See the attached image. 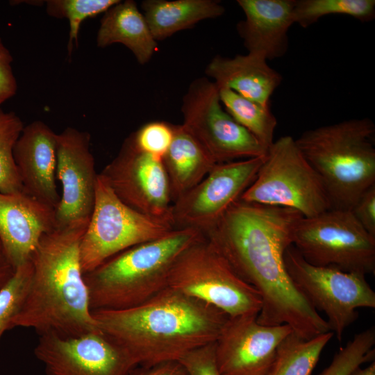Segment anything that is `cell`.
<instances>
[{"label": "cell", "mask_w": 375, "mask_h": 375, "mask_svg": "<svg viewBox=\"0 0 375 375\" xmlns=\"http://www.w3.org/2000/svg\"><path fill=\"white\" fill-rule=\"evenodd\" d=\"M302 217L293 209L239 199L203 235L259 292L258 323L288 324L293 333L308 340L331 331L294 286L285 267V251L292 244L293 231Z\"/></svg>", "instance_id": "6da1fadb"}, {"label": "cell", "mask_w": 375, "mask_h": 375, "mask_svg": "<svg viewBox=\"0 0 375 375\" xmlns=\"http://www.w3.org/2000/svg\"><path fill=\"white\" fill-rule=\"evenodd\" d=\"M101 332L136 366L178 361L215 342L229 317L169 287L135 307L92 310Z\"/></svg>", "instance_id": "7a4b0ae2"}, {"label": "cell", "mask_w": 375, "mask_h": 375, "mask_svg": "<svg viewBox=\"0 0 375 375\" xmlns=\"http://www.w3.org/2000/svg\"><path fill=\"white\" fill-rule=\"evenodd\" d=\"M88 222L56 227L42 236L31 257L28 290L11 328H30L39 335L64 337L101 331L92 315L80 258Z\"/></svg>", "instance_id": "3957f363"}, {"label": "cell", "mask_w": 375, "mask_h": 375, "mask_svg": "<svg viewBox=\"0 0 375 375\" xmlns=\"http://www.w3.org/2000/svg\"><path fill=\"white\" fill-rule=\"evenodd\" d=\"M201 235L192 228H174L84 274L92 311L135 307L167 288L175 262Z\"/></svg>", "instance_id": "277c9868"}, {"label": "cell", "mask_w": 375, "mask_h": 375, "mask_svg": "<svg viewBox=\"0 0 375 375\" xmlns=\"http://www.w3.org/2000/svg\"><path fill=\"white\" fill-rule=\"evenodd\" d=\"M375 126L351 119L304 131L296 143L321 179L332 208L351 210L375 185Z\"/></svg>", "instance_id": "5b68a950"}, {"label": "cell", "mask_w": 375, "mask_h": 375, "mask_svg": "<svg viewBox=\"0 0 375 375\" xmlns=\"http://www.w3.org/2000/svg\"><path fill=\"white\" fill-rule=\"evenodd\" d=\"M168 287L212 306L229 317L258 316L262 308L259 292L236 273L203 234L175 262Z\"/></svg>", "instance_id": "8992f818"}, {"label": "cell", "mask_w": 375, "mask_h": 375, "mask_svg": "<svg viewBox=\"0 0 375 375\" xmlns=\"http://www.w3.org/2000/svg\"><path fill=\"white\" fill-rule=\"evenodd\" d=\"M240 199L293 209L304 217L332 208L321 179L290 135L274 141L254 181Z\"/></svg>", "instance_id": "52a82bcc"}, {"label": "cell", "mask_w": 375, "mask_h": 375, "mask_svg": "<svg viewBox=\"0 0 375 375\" xmlns=\"http://www.w3.org/2000/svg\"><path fill=\"white\" fill-rule=\"evenodd\" d=\"M170 222L138 212L122 202L98 174L93 210L80 243L83 274L134 246L174 229Z\"/></svg>", "instance_id": "ba28073f"}, {"label": "cell", "mask_w": 375, "mask_h": 375, "mask_svg": "<svg viewBox=\"0 0 375 375\" xmlns=\"http://www.w3.org/2000/svg\"><path fill=\"white\" fill-rule=\"evenodd\" d=\"M292 245L313 265L365 276L375 273V237L350 210L331 208L302 217L293 231Z\"/></svg>", "instance_id": "9c48e42d"}, {"label": "cell", "mask_w": 375, "mask_h": 375, "mask_svg": "<svg viewBox=\"0 0 375 375\" xmlns=\"http://www.w3.org/2000/svg\"><path fill=\"white\" fill-rule=\"evenodd\" d=\"M284 261L294 286L317 312L326 315L338 340L357 319L358 308H375V292L365 275L313 265L292 244L286 249Z\"/></svg>", "instance_id": "30bf717a"}, {"label": "cell", "mask_w": 375, "mask_h": 375, "mask_svg": "<svg viewBox=\"0 0 375 375\" xmlns=\"http://www.w3.org/2000/svg\"><path fill=\"white\" fill-rule=\"evenodd\" d=\"M181 111L183 127L217 164L265 156L267 150L222 108L217 85L207 78L192 81Z\"/></svg>", "instance_id": "8fae6325"}, {"label": "cell", "mask_w": 375, "mask_h": 375, "mask_svg": "<svg viewBox=\"0 0 375 375\" xmlns=\"http://www.w3.org/2000/svg\"><path fill=\"white\" fill-rule=\"evenodd\" d=\"M264 158L216 164L201 182L173 203L174 228H192L201 234L212 229L253 183Z\"/></svg>", "instance_id": "7c38bea8"}, {"label": "cell", "mask_w": 375, "mask_h": 375, "mask_svg": "<svg viewBox=\"0 0 375 375\" xmlns=\"http://www.w3.org/2000/svg\"><path fill=\"white\" fill-rule=\"evenodd\" d=\"M100 174L126 205L174 225L173 202L162 160L139 150L130 136Z\"/></svg>", "instance_id": "4fadbf2b"}, {"label": "cell", "mask_w": 375, "mask_h": 375, "mask_svg": "<svg viewBox=\"0 0 375 375\" xmlns=\"http://www.w3.org/2000/svg\"><path fill=\"white\" fill-rule=\"evenodd\" d=\"M39 336L34 354L47 375H127L137 367L101 331L70 337Z\"/></svg>", "instance_id": "5bb4252c"}, {"label": "cell", "mask_w": 375, "mask_h": 375, "mask_svg": "<svg viewBox=\"0 0 375 375\" xmlns=\"http://www.w3.org/2000/svg\"><path fill=\"white\" fill-rule=\"evenodd\" d=\"M292 329L288 324L263 325L256 315L229 317L215 342L222 375H268L281 342Z\"/></svg>", "instance_id": "9a60e30c"}, {"label": "cell", "mask_w": 375, "mask_h": 375, "mask_svg": "<svg viewBox=\"0 0 375 375\" xmlns=\"http://www.w3.org/2000/svg\"><path fill=\"white\" fill-rule=\"evenodd\" d=\"M87 131L67 127L57 134L56 178L62 195L56 208V227L90 220L98 174Z\"/></svg>", "instance_id": "2e32d148"}, {"label": "cell", "mask_w": 375, "mask_h": 375, "mask_svg": "<svg viewBox=\"0 0 375 375\" xmlns=\"http://www.w3.org/2000/svg\"><path fill=\"white\" fill-rule=\"evenodd\" d=\"M56 227L55 208L24 190L0 192V241L15 269L30 260L42 236Z\"/></svg>", "instance_id": "e0dca14e"}, {"label": "cell", "mask_w": 375, "mask_h": 375, "mask_svg": "<svg viewBox=\"0 0 375 375\" xmlns=\"http://www.w3.org/2000/svg\"><path fill=\"white\" fill-rule=\"evenodd\" d=\"M57 134L44 122L36 120L24 126L13 148V158L24 190L41 202L56 208Z\"/></svg>", "instance_id": "ac0fdd59"}, {"label": "cell", "mask_w": 375, "mask_h": 375, "mask_svg": "<svg viewBox=\"0 0 375 375\" xmlns=\"http://www.w3.org/2000/svg\"><path fill=\"white\" fill-rule=\"evenodd\" d=\"M244 19L237 30L248 53L267 60L283 57L289 47L288 31L294 24V0H238Z\"/></svg>", "instance_id": "d6986e66"}, {"label": "cell", "mask_w": 375, "mask_h": 375, "mask_svg": "<svg viewBox=\"0 0 375 375\" xmlns=\"http://www.w3.org/2000/svg\"><path fill=\"white\" fill-rule=\"evenodd\" d=\"M206 74L217 88H228L240 96L269 106V100L283 77L258 55L248 53L233 58L215 56L208 65Z\"/></svg>", "instance_id": "ffe728a7"}, {"label": "cell", "mask_w": 375, "mask_h": 375, "mask_svg": "<svg viewBox=\"0 0 375 375\" xmlns=\"http://www.w3.org/2000/svg\"><path fill=\"white\" fill-rule=\"evenodd\" d=\"M115 43L130 49L141 65L149 62L156 52V40L134 1H120L106 10L101 19L97 47L105 48Z\"/></svg>", "instance_id": "44dd1931"}, {"label": "cell", "mask_w": 375, "mask_h": 375, "mask_svg": "<svg viewBox=\"0 0 375 375\" xmlns=\"http://www.w3.org/2000/svg\"><path fill=\"white\" fill-rule=\"evenodd\" d=\"M172 202L187 193L217 164L181 125H174L172 144L162 158Z\"/></svg>", "instance_id": "7402d4cb"}, {"label": "cell", "mask_w": 375, "mask_h": 375, "mask_svg": "<svg viewBox=\"0 0 375 375\" xmlns=\"http://www.w3.org/2000/svg\"><path fill=\"white\" fill-rule=\"evenodd\" d=\"M141 8L156 40H165L203 19L218 17L225 11L213 0H146Z\"/></svg>", "instance_id": "603a6c76"}, {"label": "cell", "mask_w": 375, "mask_h": 375, "mask_svg": "<svg viewBox=\"0 0 375 375\" xmlns=\"http://www.w3.org/2000/svg\"><path fill=\"white\" fill-rule=\"evenodd\" d=\"M333 335L329 331L305 340L292 332L278 346L268 375H311Z\"/></svg>", "instance_id": "cb8c5ba5"}, {"label": "cell", "mask_w": 375, "mask_h": 375, "mask_svg": "<svg viewBox=\"0 0 375 375\" xmlns=\"http://www.w3.org/2000/svg\"><path fill=\"white\" fill-rule=\"evenodd\" d=\"M219 99L225 110L251 133L267 149L274 142L277 120L269 106L246 99L228 88H219Z\"/></svg>", "instance_id": "d4e9b609"}, {"label": "cell", "mask_w": 375, "mask_h": 375, "mask_svg": "<svg viewBox=\"0 0 375 375\" xmlns=\"http://www.w3.org/2000/svg\"><path fill=\"white\" fill-rule=\"evenodd\" d=\"M343 15L367 22L375 18L374 0H294V24L308 28L322 17Z\"/></svg>", "instance_id": "484cf974"}, {"label": "cell", "mask_w": 375, "mask_h": 375, "mask_svg": "<svg viewBox=\"0 0 375 375\" xmlns=\"http://www.w3.org/2000/svg\"><path fill=\"white\" fill-rule=\"evenodd\" d=\"M24 124L13 112L0 108V192L10 194L24 190L13 158V148Z\"/></svg>", "instance_id": "4316f807"}, {"label": "cell", "mask_w": 375, "mask_h": 375, "mask_svg": "<svg viewBox=\"0 0 375 375\" xmlns=\"http://www.w3.org/2000/svg\"><path fill=\"white\" fill-rule=\"evenodd\" d=\"M119 0H48L46 10L49 15L56 18H65L69 21V32L67 51L71 56L74 42L77 44L78 35L82 22L88 17L104 13Z\"/></svg>", "instance_id": "83f0119b"}, {"label": "cell", "mask_w": 375, "mask_h": 375, "mask_svg": "<svg viewBox=\"0 0 375 375\" xmlns=\"http://www.w3.org/2000/svg\"><path fill=\"white\" fill-rule=\"evenodd\" d=\"M374 344L375 328L372 326L356 334L319 375H349L363 363L374 361Z\"/></svg>", "instance_id": "f1b7e54d"}, {"label": "cell", "mask_w": 375, "mask_h": 375, "mask_svg": "<svg viewBox=\"0 0 375 375\" xmlns=\"http://www.w3.org/2000/svg\"><path fill=\"white\" fill-rule=\"evenodd\" d=\"M32 271L31 260L17 267L12 277L0 290V340L5 331L11 328L12 320L24 302Z\"/></svg>", "instance_id": "f546056e"}, {"label": "cell", "mask_w": 375, "mask_h": 375, "mask_svg": "<svg viewBox=\"0 0 375 375\" xmlns=\"http://www.w3.org/2000/svg\"><path fill=\"white\" fill-rule=\"evenodd\" d=\"M174 124L154 121L142 126L130 135L139 150L162 160L174 137Z\"/></svg>", "instance_id": "4dcf8cb0"}, {"label": "cell", "mask_w": 375, "mask_h": 375, "mask_svg": "<svg viewBox=\"0 0 375 375\" xmlns=\"http://www.w3.org/2000/svg\"><path fill=\"white\" fill-rule=\"evenodd\" d=\"M178 362L188 375H222L216 361L215 342L190 351Z\"/></svg>", "instance_id": "1f68e13d"}, {"label": "cell", "mask_w": 375, "mask_h": 375, "mask_svg": "<svg viewBox=\"0 0 375 375\" xmlns=\"http://www.w3.org/2000/svg\"><path fill=\"white\" fill-rule=\"evenodd\" d=\"M351 211L365 231L375 237V185L360 196Z\"/></svg>", "instance_id": "d6a6232c"}, {"label": "cell", "mask_w": 375, "mask_h": 375, "mask_svg": "<svg viewBox=\"0 0 375 375\" xmlns=\"http://www.w3.org/2000/svg\"><path fill=\"white\" fill-rule=\"evenodd\" d=\"M12 56L0 38V106L15 96L17 89L12 62Z\"/></svg>", "instance_id": "836d02e7"}, {"label": "cell", "mask_w": 375, "mask_h": 375, "mask_svg": "<svg viewBox=\"0 0 375 375\" xmlns=\"http://www.w3.org/2000/svg\"><path fill=\"white\" fill-rule=\"evenodd\" d=\"M127 375H188L178 361H168L149 366H137Z\"/></svg>", "instance_id": "e575fe53"}, {"label": "cell", "mask_w": 375, "mask_h": 375, "mask_svg": "<svg viewBox=\"0 0 375 375\" xmlns=\"http://www.w3.org/2000/svg\"><path fill=\"white\" fill-rule=\"evenodd\" d=\"M15 269L9 260L0 241V290L12 277Z\"/></svg>", "instance_id": "d590c367"}, {"label": "cell", "mask_w": 375, "mask_h": 375, "mask_svg": "<svg viewBox=\"0 0 375 375\" xmlns=\"http://www.w3.org/2000/svg\"><path fill=\"white\" fill-rule=\"evenodd\" d=\"M349 375H375L374 360L365 368H361L360 366L356 368Z\"/></svg>", "instance_id": "8d00e7d4"}]
</instances>
